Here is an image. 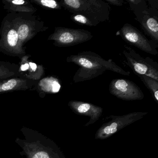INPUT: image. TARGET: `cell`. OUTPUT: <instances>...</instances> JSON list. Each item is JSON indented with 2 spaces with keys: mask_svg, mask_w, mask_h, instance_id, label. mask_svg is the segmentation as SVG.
Returning <instances> with one entry per match:
<instances>
[{
  "mask_svg": "<svg viewBox=\"0 0 158 158\" xmlns=\"http://www.w3.org/2000/svg\"><path fill=\"white\" fill-rule=\"evenodd\" d=\"M67 62L79 66L73 78L75 83L83 82L96 78L109 70L123 75H130V72L125 71L112 60H106L92 52H82L67 58Z\"/></svg>",
  "mask_w": 158,
  "mask_h": 158,
  "instance_id": "obj_1",
  "label": "cell"
},
{
  "mask_svg": "<svg viewBox=\"0 0 158 158\" xmlns=\"http://www.w3.org/2000/svg\"><path fill=\"white\" fill-rule=\"evenodd\" d=\"M21 132L24 138H15L20 147V155L26 158H66L55 142L36 130L23 127Z\"/></svg>",
  "mask_w": 158,
  "mask_h": 158,
  "instance_id": "obj_2",
  "label": "cell"
},
{
  "mask_svg": "<svg viewBox=\"0 0 158 158\" xmlns=\"http://www.w3.org/2000/svg\"><path fill=\"white\" fill-rule=\"evenodd\" d=\"M62 4L73 14L85 15L97 25L110 20V7L102 0H64Z\"/></svg>",
  "mask_w": 158,
  "mask_h": 158,
  "instance_id": "obj_3",
  "label": "cell"
},
{
  "mask_svg": "<svg viewBox=\"0 0 158 158\" xmlns=\"http://www.w3.org/2000/svg\"><path fill=\"white\" fill-rule=\"evenodd\" d=\"M143 31L158 43V12L148 8L144 0L127 1Z\"/></svg>",
  "mask_w": 158,
  "mask_h": 158,
  "instance_id": "obj_4",
  "label": "cell"
},
{
  "mask_svg": "<svg viewBox=\"0 0 158 158\" xmlns=\"http://www.w3.org/2000/svg\"><path fill=\"white\" fill-rule=\"evenodd\" d=\"M123 53L127 64L136 75H145L158 81V63L149 57H142L134 49L125 46Z\"/></svg>",
  "mask_w": 158,
  "mask_h": 158,
  "instance_id": "obj_5",
  "label": "cell"
},
{
  "mask_svg": "<svg viewBox=\"0 0 158 158\" xmlns=\"http://www.w3.org/2000/svg\"><path fill=\"white\" fill-rule=\"evenodd\" d=\"M147 112H135L123 115H110V121L103 124L97 130L95 138L104 139L110 137L121 129L142 119Z\"/></svg>",
  "mask_w": 158,
  "mask_h": 158,
  "instance_id": "obj_6",
  "label": "cell"
},
{
  "mask_svg": "<svg viewBox=\"0 0 158 158\" xmlns=\"http://www.w3.org/2000/svg\"><path fill=\"white\" fill-rule=\"evenodd\" d=\"M116 35L129 45L146 53L153 55L158 54V44L153 40H149L139 30L130 24H125Z\"/></svg>",
  "mask_w": 158,
  "mask_h": 158,
  "instance_id": "obj_7",
  "label": "cell"
},
{
  "mask_svg": "<svg viewBox=\"0 0 158 158\" xmlns=\"http://www.w3.org/2000/svg\"><path fill=\"white\" fill-rule=\"evenodd\" d=\"M110 93L123 100H141L144 98L140 88L132 81L127 79H114L109 85Z\"/></svg>",
  "mask_w": 158,
  "mask_h": 158,
  "instance_id": "obj_8",
  "label": "cell"
},
{
  "mask_svg": "<svg viewBox=\"0 0 158 158\" xmlns=\"http://www.w3.org/2000/svg\"><path fill=\"white\" fill-rule=\"evenodd\" d=\"M93 37L91 33L85 29L59 28L55 40L61 47H72L87 42Z\"/></svg>",
  "mask_w": 158,
  "mask_h": 158,
  "instance_id": "obj_9",
  "label": "cell"
},
{
  "mask_svg": "<svg viewBox=\"0 0 158 158\" xmlns=\"http://www.w3.org/2000/svg\"><path fill=\"white\" fill-rule=\"evenodd\" d=\"M68 106L74 113L89 117V121L85 125V127L96 123L99 120L103 112V109L99 106L79 101H70Z\"/></svg>",
  "mask_w": 158,
  "mask_h": 158,
  "instance_id": "obj_10",
  "label": "cell"
},
{
  "mask_svg": "<svg viewBox=\"0 0 158 158\" xmlns=\"http://www.w3.org/2000/svg\"><path fill=\"white\" fill-rule=\"evenodd\" d=\"M148 89H149L156 102H158V81L145 75H137Z\"/></svg>",
  "mask_w": 158,
  "mask_h": 158,
  "instance_id": "obj_11",
  "label": "cell"
},
{
  "mask_svg": "<svg viewBox=\"0 0 158 158\" xmlns=\"http://www.w3.org/2000/svg\"><path fill=\"white\" fill-rule=\"evenodd\" d=\"M71 19L76 23L89 27L97 26V25L87 17L82 15L74 14L71 16Z\"/></svg>",
  "mask_w": 158,
  "mask_h": 158,
  "instance_id": "obj_12",
  "label": "cell"
},
{
  "mask_svg": "<svg viewBox=\"0 0 158 158\" xmlns=\"http://www.w3.org/2000/svg\"><path fill=\"white\" fill-rule=\"evenodd\" d=\"M18 35L17 32L14 29H11L8 33L7 40L8 43L10 47H15L16 46L18 42Z\"/></svg>",
  "mask_w": 158,
  "mask_h": 158,
  "instance_id": "obj_13",
  "label": "cell"
},
{
  "mask_svg": "<svg viewBox=\"0 0 158 158\" xmlns=\"http://www.w3.org/2000/svg\"><path fill=\"white\" fill-rule=\"evenodd\" d=\"M29 28L27 25H22L18 28L17 34L18 38L21 40H24L28 36L29 34Z\"/></svg>",
  "mask_w": 158,
  "mask_h": 158,
  "instance_id": "obj_14",
  "label": "cell"
},
{
  "mask_svg": "<svg viewBox=\"0 0 158 158\" xmlns=\"http://www.w3.org/2000/svg\"><path fill=\"white\" fill-rule=\"evenodd\" d=\"M17 82L15 79H11L4 83L2 86V89L3 91L11 90L16 86Z\"/></svg>",
  "mask_w": 158,
  "mask_h": 158,
  "instance_id": "obj_15",
  "label": "cell"
},
{
  "mask_svg": "<svg viewBox=\"0 0 158 158\" xmlns=\"http://www.w3.org/2000/svg\"><path fill=\"white\" fill-rule=\"evenodd\" d=\"M40 2L43 6L51 9H55L59 8L58 3L53 0H41Z\"/></svg>",
  "mask_w": 158,
  "mask_h": 158,
  "instance_id": "obj_16",
  "label": "cell"
},
{
  "mask_svg": "<svg viewBox=\"0 0 158 158\" xmlns=\"http://www.w3.org/2000/svg\"><path fill=\"white\" fill-rule=\"evenodd\" d=\"M105 1L109 4H111L116 6H122L123 3V0H105Z\"/></svg>",
  "mask_w": 158,
  "mask_h": 158,
  "instance_id": "obj_17",
  "label": "cell"
},
{
  "mask_svg": "<svg viewBox=\"0 0 158 158\" xmlns=\"http://www.w3.org/2000/svg\"><path fill=\"white\" fill-rule=\"evenodd\" d=\"M12 2L15 5H23L24 3L25 2L23 0H14Z\"/></svg>",
  "mask_w": 158,
  "mask_h": 158,
  "instance_id": "obj_18",
  "label": "cell"
},
{
  "mask_svg": "<svg viewBox=\"0 0 158 158\" xmlns=\"http://www.w3.org/2000/svg\"><path fill=\"white\" fill-rule=\"evenodd\" d=\"M28 68H29V64H26L22 65V67H21V69H22V71H26V70H27Z\"/></svg>",
  "mask_w": 158,
  "mask_h": 158,
  "instance_id": "obj_19",
  "label": "cell"
},
{
  "mask_svg": "<svg viewBox=\"0 0 158 158\" xmlns=\"http://www.w3.org/2000/svg\"><path fill=\"white\" fill-rule=\"evenodd\" d=\"M29 65H30V66H31L32 70H34V71H35V70L36 69L37 65L33 63H30V64H29Z\"/></svg>",
  "mask_w": 158,
  "mask_h": 158,
  "instance_id": "obj_20",
  "label": "cell"
}]
</instances>
